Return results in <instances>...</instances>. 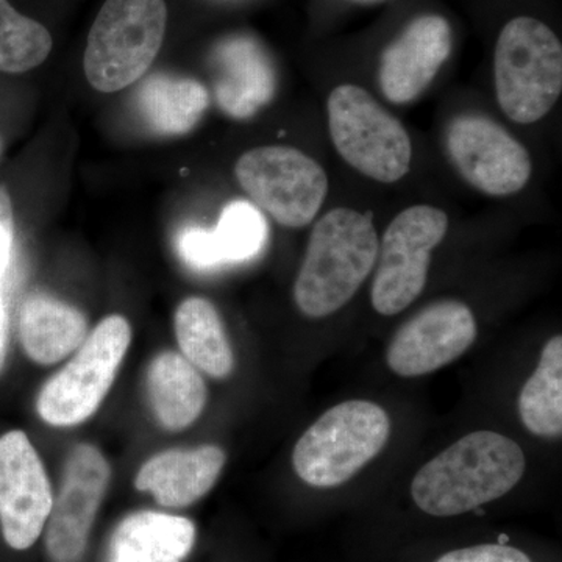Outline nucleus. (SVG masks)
I'll return each mask as SVG.
<instances>
[{
	"label": "nucleus",
	"mask_w": 562,
	"mask_h": 562,
	"mask_svg": "<svg viewBox=\"0 0 562 562\" xmlns=\"http://www.w3.org/2000/svg\"><path fill=\"white\" fill-rule=\"evenodd\" d=\"M379 244L371 214L336 209L321 217L294 283L302 314L322 319L349 303L372 272Z\"/></svg>",
	"instance_id": "2"
},
{
	"label": "nucleus",
	"mask_w": 562,
	"mask_h": 562,
	"mask_svg": "<svg viewBox=\"0 0 562 562\" xmlns=\"http://www.w3.org/2000/svg\"><path fill=\"white\" fill-rule=\"evenodd\" d=\"M525 468L522 449L508 436L469 432L416 473L413 501L430 516H461L508 494Z\"/></svg>",
	"instance_id": "1"
},
{
	"label": "nucleus",
	"mask_w": 562,
	"mask_h": 562,
	"mask_svg": "<svg viewBox=\"0 0 562 562\" xmlns=\"http://www.w3.org/2000/svg\"><path fill=\"white\" fill-rule=\"evenodd\" d=\"M436 562H532L522 550L497 543L468 547L442 554Z\"/></svg>",
	"instance_id": "25"
},
{
	"label": "nucleus",
	"mask_w": 562,
	"mask_h": 562,
	"mask_svg": "<svg viewBox=\"0 0 562 562\" xmlns=\"http://www.w3.org/2000/svg\"><path fill=\"white\" fill-rule=\"evenodd\" d=\"M235 173L255 205L283 227L308 225L328 194V177L319 162L294 147L246 151Z\"/></svg>",
	"instance_id": "8"
},
{
	"label": "nucleus",
	"mask_w": 562,
	"mask_h": 562,
	"mask_svg": "<svg viewBox=\"0 0 562 562\" xmlns=\"http://www.w3.org/2000/svg\"><path fill=\"white\" fill-rule=\"evenodd\" d=\"M155 419L168 431H183L202 416L209 401L201 371L179 351H161L146 373Z\"/></svg>",
	"instance_id": "20"
},
{
	"label": "nucleus",
	"mask_w": 562,
	"mask_h": 562,
	"mask_svg": "<svg viewBox=\"0 0 562 562\" xmlns=\"http://www.w3.org/2000/svg\"><path fill=\"white\" fill-rule=\"evenodd\" d=\"M214 98L233 120H250L272 101L277 76L265 52L249 40H231L214 52Z\"/></svg>",
	"instance_id": "17"
},
{
	"label": "nucleus",
	"mask_w": 562,
	"mask_h": 562,
	"mask_svg": "<svg viewBox=\"0 0 562 562\" xmlns=\"http://www.w3.org/2000/svg\"><path fill=\"white\" fill-rule=\"evenodd\" d=\"M54 503L49 475L27 432L0 435V531L13 550L35 546Z\"/></svg>",
	"instance_id": "11"
},
{
	"label": "nucleus",
	"mask_w": 562,
	"mask_h": 562,
	"mask_svg": "<svg viewBox=\"0 0 562 562\" xmlns=\"http://www.w3.org/2000/svg\"><path fill=\"white\" fill-rule=\"evenodd\" d=\"M54 41L49 31L0 0V72L22 74L43 65Z\"/></svg>",
	"instance_id": "24"
},
{
	"label": "nucleus",
	"mask_w": 562,
	"mask_h": 562,
	"mask_svg": "<svg viewBox=\"0 0 562 562\" xmlns=\"http://www.w3.org/2000/svg\"><path fill=\"white\" fill-rule=\"evenodd\" d=\"M447 228V214L430 205L412 206L391 222L376 254L371 292L376 313L395 316L419 297L432 250L446 238Z\"/></svg>",
	"instance_id": "9"
},
{
	"label": "nucleus",
	"mask_w": 562,
	"mask_h": 562,
	"mask_svg": "<svg viewBox=\"0 0 562 562\" xmlns=\"http://www.w3.org/2000/svg\"><path fill=\"white\" fill-rule=\"evenodd\" d=\"M165 0H105L85 50V76L94 90L132 87L149 70L165 41Z\"/></svg>",
	"instance_id": "6"
},
{
	"label": "nucleus",
	"mask_w": 562,
	"mask_h": 562,
	"mask_svg": "<svg viewBox=\"0 0 562 562\" xmlns=\"http://www.w3.org/2000/svg\"><path fill=\"white\" fill-rule=\"evenodd\" d=\"M13 228L2 227L0 225V280L10 265L11 247H13Z\"/></svg>",
	"instance_id": "26"
},
{
	"label": "nucleus",
	"mask_w": 562,
	"mask_h": 562,
	"mask_svg": "<svg viewBox=\"0 0 562 562\" xmlns=\"http://www.w3.org/2000/svg\"><path fill=\"white\" fill-rule=\"evenodd\" d=\"M519 416L532 435L560 438L562 432V338L553 336L519 395Z\"/></svg>",
	"instance_id": "23"
},
{
	"label": "nucleus",
	"mask_w": 562,
	"mask_h": 562,
	"mask_svg": "<svg viewBox=\"0 0 562 562\" xmlns=\"http://www.w3.org/2000/svg\"><path fill=\"white\" fill-rule=\"evenodd\" d=\"M3 146H2V139H0V155H2Z\"/></svg>",
	"instance_id": "29"
},
{
	"label": "nucleus",
	"mask_w": 562,
	"mask_h": 562,
	"mask_svg": "<svg viewBox=\"0 0 562 562\" xmlns=\"http://www.w3.org/2000/svg\"><path fill=\"white\" fill-rule=\"evenodd\" d=\"M494 81L498 105L509 120H542L562 91V46L552 29L535 18L509 21L495 44Z\"/></svg>",
	"instance_id": "4"
},
{
	"label": "nucleus",
	"mask_w": 562,
	"mask_h": 562,
	"mask_svg": "<svg viewBox=\"0 0 562 562\" xmlns=\"http://www.w3.org/2000/svg\"><path fill=\"white\" fill-rule=\"evenodd\" d=\"M328 128L344 161L369 179L394 183L412 165L408 132L368 91L341 85L327 103Z\"/></svg>",
	"instance_id": "7"
},
{
	"label": "nucleus",
	"mask_w": 562,
	"mask_h": 562,
	"mask_svg": "<svg viewBox=\"0 0 562 562\" xmlns=\"http://www.w3.org/2000/svg\"><path fill=\"white\" fill-rule=\"evenodd\" d=\"M132 344V325L121 314L99 322L68 362L41 387L36 413L55 428L79 427L105 402Z\"/></svg>",
	"instance_id": "5"
},
{
	"label": "nucleus",
	"mask_w": 562,
	"mask_h": 562,
	"mask_svg": "<svg viewBox=\"0 0 562 562\" xmlns=\"http://www.w3.org/2000/svg\"><path fill=\"white\" fill-rule=\"evenodd\" d=\"M390 436L391 419L382 406L369 401L339 403L303 432L292 465L310 486H341L382 453Z\"/></svg>",
	"instance_id": "3"
},
{
	"label": "nucleus",
	"mask_w": 562,
	"mask_h": 562,
	"mask_svg": "<svg viewBox=\"0 0 562 562\" xmlns=\"http://www.w3.org/2000/svg\"><path fill=\"white\" fill-rule=\"evenodd\" d=\"M0 225L14 231L13 205H11L9 191L2 187H0Z\"/></svg>",
	"instance_id": "28"
},
{
	"label": "nucleus",
	"mask_w": 562,
	"mask_h": 562,
	"mask_svg": "<svg viewBox=\"0 0 562 562\" xmlns=\"http://www.w3.org/2000/svg\"><path fill=\"white\" fill-rule=\"evenodd\" d=\"M227 454L214 443L165 450L140 465L135 487L162 508L181 509L205 497L221 479Z\"/></svg>",
	"instance_id": "16"
},
{
	"label": "nucleus",
	"mask_w": 562,
	"mask_h": 562,
	"mask_svg": "<svg viewBox=\"0 0 562 562\" xmlns=\"http://www.w3.org/2000/svg\"><path fill=\"white\" fill-rule=\"evenodd\" d=\"M110 482L111 465L99 447L81 442L70 450L44 528L52 561L81 560Z\"/></svg>",
	"instance_id": "10"
},
{
	"label": "nucleus",
	"mask_w": 562,
	"mask_h": 562,
	"mask_svg": "<svg viewBox=\"0 0 562 562\" xmlns=\"http://www.w3.org/2000/svg\"><path fill=\"white\" fill-rule=\"evenodd\" d=\"M180 353L213 379H227L235 369V355L216 306L203 297H188L173 316Z\"/></svg>",
	"instance_id": "22"
},
{
	"label": "nucleus",
	"mask_w": 562,
	"mask_h": 562,
	"mask_svg": "<svg viewBox=\"0 0 562 562\" xmlns=\"http://www.w3.org/2000/svg\"><path fill=\"white\" fill-rule=\"evenodd\" d=\"M447 150L464 180L484 194L512 195L530 180L527 149L490 117H454L447 131Z\"/></svg>",
	"instance_id": "12"
},
{
	"label": "nucleus",
	"mask_w": 562,
	"mask_h": 562,
	"mask_svg": "<svg viewBox=\"0 0 562 562\" xmlns=\"http://www.w3.org/2000/svg\"><path fill=\"white\" fill-rule=\"evenodd\" d=\"M269 225L262 211L247 201L228 203L213 231L188 227L177 238L181 260L206 271L233 262L254 260L268 246Z\"/></svg>",
	"instance_id": "15"
},
{
	"label": "nucleus",
	"mask_w": 562,
	"mask_h": 562,
	"mask_svg": "<svg viewBox=\"0 0 562 562\" xmlns=\"http://www.w3.org/2000/svg\"><path fill=\"white\" fill-rule=\"evenodd\" d=\"M18 331L22 350L40 366H54L66 360L87 339V317L76 306L33 292L22 302Z\"/></svg>",
	"instance_id": "19"
},
{
	"label": "nucleus",
	"mask_w": 562,
	"mask_h": 562,
	"mask_svg": "<svg viewBox=\"0 0 562 562\" xmlns=\"http://www.w3.org/2000/svg\"><path fill=\"white\" fill-rule=\"evenodd\" d=\"M7 347H9V314H7L5 303L0 294V372L5 366Z\"/></svg>",
	"instance_id": "27"
},
{
	"label": "nucleus",
	"mask_w": 562,
	"mask_h": 562,
	"mask_svg": "<svg viewBox=\"0 0 562 562\" xmlns=\"http://www.w3.org/2000/svg\"><path fill=\"white\" fill-rule=\"evenodd\" d=\"M453 33L446 18L424 14L409 22L380 58L379 83L384 98L403 105L419 98L449 58Z\"/></svg>",
	"instance_id": "14"
},
{
	"label": "nucleus",
	"mask_w": 562,
	"mask_h": 562,
	"mask_svg": "<svg viewBox=\"0 0 562 562\" xmlns=\"http://www.w3.org/2000/svg\"><path fill=\"white\" fill-rule=\"evenodd\" d=\"M210 105L209 90L188 77L157 74L139 85L136 110L155 135L183 136L201 122Z\"/></svg>",
	"instance_id": "21"
},
{
	"label": "nucleus",
	"mask_w": 562,
	"mask_h": 562,
	"mask_svg": "<svg viewBox=\"0 0 562 562\" xmlns=\"http://www.w3.org/2000/svg\"><path fill=\"white\" fill-rule=\"evenodd\" d=\"M476 335L475 317L465 303H431L395 333L386 351L387 366L403 379L427 375L458 360Z\"/></svg>",
	"instance_id": "13"
},
{
	"label": "nucleus",
	"mask_w": 562,
	"mask_h": 562,
	"mask_svg": "<svg viewBox=\"0 0 562 562\" xmlns=\"http://www.w3.org/2000/svg\"><path fill=\"white\" fill-rule=\"evenodd\" d=\"M198 538L191 519L143 509L127 514L111 531L105 562H184Z\"/></svg>",
	"instance_id": "18"
}]
</instances>
